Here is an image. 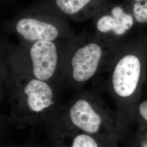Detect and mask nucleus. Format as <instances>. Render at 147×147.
<instances>
[{"label":"nucleus","instance_id":"obj_1","mask_svg":"<svg viewBox=\"0 0 147 147\" xmlns=\"http://www.w3.org/2000/svg\"><path fill=\"white\" fill-rule=\"evenodd\" d=\"M107 80V90L117 106L119 132L135 123L147 76V34L134 36L121 48Z\"/></svg>","mask_w":147,"mask_h":147},{"label":"nucleus","instance_id":"obj_2","mask_svg":"<svg viewBox=\"0 0 147 147\" xmlns=\"http://www.w3.org/2000/svg\"><path fill=\"white\" fill-rule=\"evenodd\" d=\"M5 67L7 90L13 115L23 122H37L55 104L53 87L49 82L33 76L11 54Z\"/></svg>","mask_w":147,"mask_h":147},{"label":"nucleus","instance_id":"obj_3","mask_svg":"<svg viewBox=\"0 0 147 147\" xmlns=\"http://www.w3.org/2000/svg\"><path fill=\"white\" fill-rule=\"evenodd\" d=\"M122 45H111L93 34L72 37L64 50L60 76L81 85L109 73Z\"/></svg>","mask_w":147,"mask_h":147},{"label":"nucleus","instance_id":"obj_4","mask_svg":"<svg viewBox=\"0 0 147 147\" xmlns=\"http://www.w3.org/2000/svg\"><path fill=\"white\" fill-rule=\"evenodd\" d=\"M65 18L50 1L42 0L19 13L10 28L22 43L60 41L74 37Z\"/></svg>","mask_w":147,"mask_h":147},{"label":"nucleus","instance_id":"obj_5","mask_svg":"<svg viewBox=\"0 0 147 147\" xmlns=\"http://www.w3.org/2000/svg\"><path fill=\"white\" fill-rule=\"evenodd\" d=\"M71 123L81 131L105 142H112L119 134L117 117L100 96L82 95L74 101L68 112Z\"/></svg>","mask_w":147,"mask_h":147},{"label":"nucleus","instance_id":"obj_6","mask_svg":"<svg viewBox=\"0 0 147 147\" xmlns=\"http://www.w3.org/2000/svg\"><path fill=\"white\" fill-rule=\"evenodd\" d=\"M58 42L60 41L22 43L20 47L10 54L33 76L50 83L60 76L65 45L61 47Z\"/></svg>","mask_w":147,"mask_h":147},{"label":"nucleus","instance_id":"obj_7","mask_svg":"<svg viewBox=\"0 0 147 147\" xmlns=\"http://www.w3.org/2000/svg\"><path fill=\"white\" fill-rule=\"evenodd\" d=\"M95 37L119 47L129 40L137 28L131 11L123 0H111L92 18Z\"/></svg>","mask_w":147,"mask_h":147},{"label":"nucleus","instance_id":"obj_8","mask_svg":"<svg viewBox=\"0 0 147 147\" xmlns=\"http://www.w3.org/2000/svg\"><path fill=\"white\" fill-rule=\"evenodd\" d=\"M64 17L81 21L93 18L111 0H48Z\"/></svg>","mask_w":147,"mask_h":147},{"label":"nucleus","instance_id":"obj_9","mask_svg":"<svg viewBox=\"0 0 147 147\" xmlns=\"http://www.w3.org/2000/svg\"><path fill=\"white\" fill-rule=\"evenodd\" d=\"M136 21L137 29L147 28V0H123Z\"/></svg>","mask_w":147,"mask_h":147},{"label":"nucleus","instance_id":"obj_10","mask_svg":"<svg viewBox=\"0 0 147 147\" xmlns=\"http://www.w3.org/2000/svg\"><path fill=\"white\" fill-rule=\"evenodd\" d=\"M106 142L82 132L67 137L64 147H101V142Z\"/></svg>","mask_w":147,"mask_h":147},{"label":"nucleus","instance_id":"obj_11","mask_svg":"<svg viewBox=\"0 0 147 147\" xmlns=\"http://www.w3.org/2000/svg\"><path fill=\"white\" fill-rule=\"evenodd\" d=\"M135 122L147 126V98L141 99L137 105L135 112Z\"/></svg>","mask_w":147,"mask_h":147},{"label":"nucleus","instance_id":"obj_12","mask_svg":"<svg viewBox=\"0 0 147 147\" xmlns=\"http://www.w3.org/2000/svg\"><path fill=\"white\" fill-rule=\"evenodd\" d=\"M138 131L132 147H147V126L138 124Z\"/></svg>","mask_w":147,"mask_h":147},{"label":"nucleus","instance_id":"obj_13","mask_svg":"<svg viewBox=\"0 0 147 147\" xmlns=\"http://www.w3.org/2000/svg\"><path fill=\"white\" fill-rule=\"evenodd\" d=\"M144 89H146V90L147 91V80L146 81V84H145V86H144Z\"/></svg>","mask_w":147,"mask_h":147},{"label":"nucleus","instance_id":"obj_14","mask_svg":"<svg viewBox=\"0 0 147 147\" xmlns=\"http://www.w3.org/2000/svg\"><path fill=\"white\" fill-rule=\"evenodd\" d=\"M11 1H13V0H2V2H8Z\"/></svg>","mask_w":147,"mask_h":147}]
</instances>
